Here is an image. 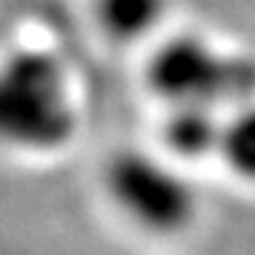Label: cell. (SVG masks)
<instances>
[{
  "mask_svg": "<svg viewBox=\"0 0 255 255\" xmlns=\"http://www.w3.org/2000/svg\"><path fill=\"white\" fill-rule=\"evenodd\" d=\"M77 130L71 74L51 51L20 46L0 57V147L26 156L60 153Z\"/></svg>",
  "mask_w": 255,
  "mask_h": 255,
  "instance_id": "6da1fadb",
  "label": "cell"
},
{
  "mask_svg": "<svg viewBox=\"0 0 255 255\" xmlns=\"http://www.w3.org/2000/svg\"><path fill=\"white\" fill-rule=\"evenodd\" d=\"M147 85L164 105L230 111L255 97V60L193 31L170 34L147 57Z\"/></svg>",
  "mask_w": 255,
  "mask_h": 255,
  "instance_id": "7a4b0ae2",
  "label": "cell"
},
{
  "mask_svg": "<svg viewBox=\"0 0 255 255\" xmlns=\"http://www.w3.org/2000/svg\"><path fill=\"white\" fill-rule=\"evenodd\" d=\"M102 187L125 219L153 236H179L199 216V193L176 159L147 150H117L105 162Z\"/></svg>",
  "mask_w": 255,
  "mask_h": 255,
  "instance_id": "3957f363",
  "label": "cell"
},
{
  "mask_svg": "<svg viewBox=\"0 0 255 255\" xmlns=\"http://www.w3.org/2000/svg\"><path fill=\"white\" fill-rule=\"evenodd\" d=\"M224 111L204 105H167L162 122V142L176 162L219 159Z\"/></svg>",
  "mask_w": 255,
  "mask_h": 255,
  "instance_id": "277c9868",
  "label": "cell"
},
{
  "mask_svg": "<svg viewBox=\"0 0 255 255\" xmlns=\"http://www.w3.org/2000/svg\"><path fill=\"white\" fill-rule=\"evenodd\" d=\"M170 0H94V17L102 34L119 43H145L162 31Z\"/></svg>",
  "mask_w": 255,
  "mask_h": 255,
  "instance_id": "5b68a950",
  "label": "cell"
},
{
  "mask_svg": "<svg viewBox=\"0 0 255 255\" xmlns=\"http://www.w3.org/2000/svg\"><path fill=\"white\" fill-rule=\"evenodd\" d=\"M219 159L233 176L255 187V97L224 111Z\"/></svg>",
  "mask_w": 255,
  "mask_h": 255,
  "instance_id": "8992f818",
  "label": "cell"
}]
</instances>
